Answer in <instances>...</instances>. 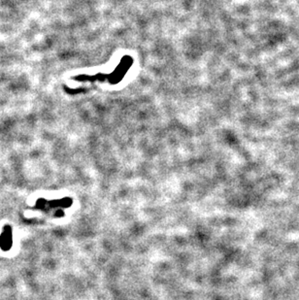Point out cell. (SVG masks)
Returning a JSON list of instances; mask_svg holds the SVG:
<instances>
[{
    "mask_svg": "<svg viewBox=\"0 0 299 300\" xmlns=\"http://www.w3.org/2000/svg\"><path fill=\"white\" fill-rule=\"evenodd\" d=\"M12 229L10 227H5L1 237H0V246L2 250L8 251L12 247Z\"/></svg>",
    "mask_w": 299,
    "mask_h": 300,
    "instance_id": "1",
    "label": "cell"
}]
</instances>
